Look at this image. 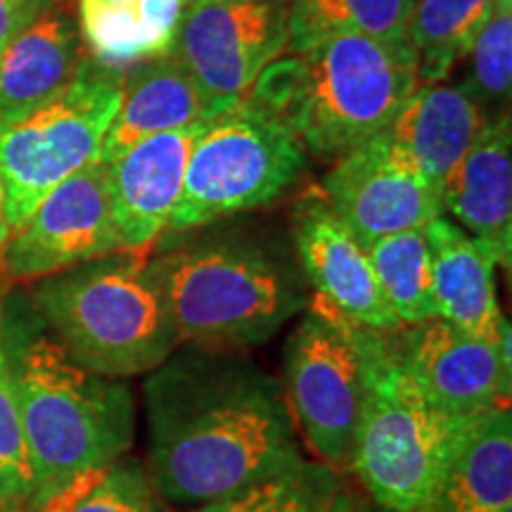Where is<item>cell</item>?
Returning <instances> with one entry per match:
<instances>
[{"label":"cell","instance_id":"obj_1","mask_svg":"<svg viewBox=\"0 0 512 512\" xmlns=\"http://www.w3.org/2000/svg\"><path fill=\"white\" fill-rule=\"evenodd\" d=\"M143 406L145 472L174 508L216 501L304 458L283 382L245 351L183 344L145 375Z\"/></svg>","mask_w":512,"mask_h":512},{"label":"cell","instance_id":"obj_2","mask_svg":"<svg viewBox=\"0 0 512 512\" xmlns=\"http://www.w3.org/2000/svg\"><path fill=\"white\" fill-rule=\"evenodd\" d=\"M3 335L31 467V510L126 458L136 441V399L124 380L81 368L55 337ZM29 510V512H31Z\"/></svg>","mask_w":512,"mask_h":512},{"label":"cell","instance_id":"obj_3","mask_svg":"<svg viewBox=\"0 0 512 512\" xmlns=\"http://www.w3.org/2000/svg\"><path fill=\"white\" fill-rule=\"evenodd\" d=\"M178 344L247 351L311 302L297 254L256 230H219L152 259Z\"/></svg>","mask_w":512,"mask_h":512},{"label":"cell","instance_id":"obj_4","mask_svg":"<svg viewBox=\"0 0 512 512\" xmlns=\"http://www.w3.org/2000/svg\"><path fill=\"white\" fill-rule=\"evenodd\" d=\"M420 86L411 43L332 36L275 60L247 100L278 117L313 157H344L377 136Z\"/></svg>","mask_w":512,"mask_h":512},{"label":"cell","instance_id":"obj_5","mask_svg":"<svg viewBox=\"0 0 512 512\" xmlns=\"http://www.w3.org/2000/svg\"><path fill=\"white\" fill-rule=\"evenodd\" d=\"M31 297L64 351L91 373L143 377L181 347L147 249H119L48 275Z\"/></svg>","mask_w":512,"mask_h":512},{"label":"cell","instance_id":"obj_6","mask_svg":"<svg viewBox=\"0 0 512 512\" xmlns=\"http://www.w3.org/2000/svg\"><path fill=\"white\" fill-rule=\"evenodd\" d=\"M394 332L356 325L363 406L349 472L387 510L432 512L448 460L477 418H451L425 399Z\"/></svg>","mask_w":512,"mask_h":512},{"label":"cell","instance_id":"obj_7","mask_svg":"<svg viewBox=\"0 0 512 512\" xmlns=\"http://www.w3.org/2000/svg\"><path fill=\"white\" fill-rule=\"evenodd\" d=\"M306 150L278 117L247 98L211 119L192 147L166 233L185 235L266 207L299 181Z\"/></svg>","mask_w":512,"mask_h":512},{"label":"cell","instance_id":"obj_8","mask_svg":"<svg viewBox=\"0 0 512 512\" xmlns=\"http://www.w3.org/2000/svg\"><path fill=\"white\" fill-rule=\"evenodd\" d=\"M121 79L91 57L64 91L27 117L0 126V169L10 233L57 185L100 162L121 100Z\"/></svg>","mask_w":512,"mask_h":512},{"label":"cell","instance_id":"obj_9","mask_svg":"<svg viewBox=\"0 0 512 512\" xmlns=\"http://www.w3.org/2000/svg\"><path fill=\"white\" fill-rule=\"evenodd\" d=\"M280 382L302 444L347 475L363 406L356 323L313 297L287 337Z\"/></svg>","mask_w":512,"mask_h":512},{"label":"cell","instance_id":"obj_10","mask_svg":"<svg viewBox=\"0 0 512 512\" xmlns=\"http://www.w3.org/2000/svg\"><path fill=\"white\" fill-rule=\"evenodd\" d=\"M285 0H188L174 53L221 110H233L287 53Z\"/></svg>","mask_w":512,"mask_h":512},{"label":"cell","instance_id":"obj_11","mask_svg":"<svg viewBox=\"0 0 512 512\" xmlns=\"http://www.w3.org/2000/svg\"><path fill=\"white\" fill-rule=\"evenodd\" d=\"M124 249L114 223L107 166L95 162L57 185L10 233L0 268L15 283H36Z\"/></svg>","mask_w":512,"mask_h":512},{"label":"cell","instance_id":"obj_12","mask_svg":"<svg viewBox=\"0 0 512 512\" xmlns=\"http://www.w3.org/2000/svg\"><path fill=\"white\" fill-rule=\"evenodd\" d=\"M320 195L363 247L401 230L425 228L441 211V195L384 136L339 157Z\"/></svg>","mask_w":512,"mask_h":512},{"label":"cell","instance_id":"obj_13","mask_svg":"<svg viewBox=\"0 0 512 512\" xmlns=\"http://www.w3.org/2000/svg\"><path fill=\"white\" fill-rule=\"evenodd\" d=\"M394 335L403 363L437 411L472 420L510 403L512 373L503 368L494 342L441 318L403 325Z\"/></svg>","mask_w":512,"mask_h":512},{"label":"cell","instance_id":"obj_14","mask_svg":"<svg viewBox=\"0 0 512 512\" xmlns=\"http://www.w3.org/2000/svg\"><path fill=\"white\" fill-rule=\"evenodd\" d=\"M292 245L313 297L363 328L380 332L401 328L384 302L368 249L337 219L320 190L297 202Z\"/></svg>","mask_w":512,"mask_h":512},{"label":"cell","instance_id":"obj_15","mask_svg":"<svg viewBox=\"0 0 512 512\" xmlns=\"http://www.w3.org/2000/svg\"><path fill=\"white\" fill-rule=\"evenodd\" d=\"M211 119L157 133L128 147L107 166L112 214L124 249H150L166 233L183 190L192 147Z\"/></svg>","mask_w":512,"mask_h":512},{"label":"cell","instance_id":"obj_16","mask_svg":"<svg viewBox=\"0 0 512 512\" xmlns=\"http://www.w3.org/2000/svg\"><path fill=\"white\" fill-rule=\"evenodd\" d=\"M441 211L472 235L496 266L512 264V124L486 119L475 143L441 185Z\"/></svg>","mask_w":512,"mask_h":512},{"label":"cell","instance_id":"obj_17","mask_svg":"<svg viewBox=\"0 0 512 512\" xmlns=\"http://www.w3.org/2000/svg\"><path fill=\"white\" fill-rule=\"evenodd\" d=\"M223 112L174 53L150 57L128 69L121 79L119 110L102 140L100 162L110 164L140 140L195 121L216 119Z\"/></svg>","mask_w":512,"mask_h":512},{"label":"cell","instance_id":"obj_18","mask_svg":"<svg viewBox=\"0 0 512 512\" xmlns=\"http://www.w3.org/2000/svg\"><path fill=\"white\" fill-rule=\"evenodd\" d=\"M83 38L72 12L50 8L0 53V126L57 98L79 74Z\"/></svg>","mask_w":512,"mask_h":512},{"label":"cell","instance_id":"obj_19","mask_svg":"<svg viewBox=\"0 0 512 512\" xmlns=\"http://www.w3.org/2000/svg\"><path fill=\"white\" fill-rule=\"evenodd\" d=\"M484 124V112L463 86L420 83L384 128V136L441 195V185Z\"/></svg>","mask_w":512,"mask_h":512},{"label":"cell","instance_id":"obj_20","mask_svg":"<svg viewBox=\"0 0 512 512\" xmlns=\"http://www.w3.org/2000/svg\"><path fill=\"white\" fill-rule=\"evenodd\" d=\"M427 245L437 318L496 344L505 320L496 297V261L446 214L427 223Z\"/></svg>","mask_w":512,"mask_h":512},{"label":"cell","instance_id":"obj_21","mask_svg":"<svg viewBox=\"0 0 512 512\" xmlns=\"http://www.w3.org/2000/svg\"><path fill=\"white\" fill-rule=\"evenodd\" d=\"M512 508L510 403L479 415L448 460L432 512H505Z\"/></svg>","mask_w":512,"mask_h":512},{"label":"cell","instance_id":"obj_22","mask_svg":"<svg viewBox=\"0 0 512 512\" xmlns=\"http://www.w3.org/2000/svg\"><path fill=\"white\" fill-rule=\"evenodd\" d=\"M287 53L297 55L332 36L363 34L408 41L413 0H285Z\"/></svg>","mask_w":512,"mask_h":512},{"label":"cell","instance_id":"obj_23","mask_svg":"<svg viewBox=\"0 0 512 512\" xmlns=\"http://www.w3.org/2000/svg\"><path fill=\"white\" fill-rule=\"evenodd\" d=\"M494 15V0H413L408 43L418 60V81H444L475 46Z\"/></svg>","mask_w":512,"mask_h":512},{"label":"cell","instance_id":"obj_24","mask_svg":"<svg viewBox=\"0 0 512 512\" xmlns=\"http://www.w3.org/2000/svg\"><path fill=\"white\" fill-rule=\"evenodd\" d=\"M368 259L384 302L401 328L437 318L427 226L380 238L368 247Z\"/></svg>","mask_w":512,"mask_h":512},{"label":"cell","instance_id":"obj_25","mask_svg":"<svg viewBox=\"0 0 512 512\" xmlns=\"http://www.w3.org/2000/svg\"><path fill=\"white\" fill-rule=\"evenodd\" d=\"M339 486V472L304 456L188 512H330Z\"/></svg>","mask_w":512,"mask_h":512},{"label":"cell","instance_id":"obj_26","mask_svg":"<svg viewBox=\"0 0 512 512\" xmlns=\"http://www.w3.org/2000/svg\"><path fill=\"white\" fill-rule=\"evenodd\" d=\"M31 512H162L145 467L121 458L105 470L76 479Z\"/></svg>","mask_w":512,"mask_h":512},{"label":"cell","instance_id":"obj_27","mask_svg":"<svg viewBox=\"0 0 512 512\" xmlns=\"http://www.w3.org/2000/svg\"><path fill=\"white\" fill-rule=\"evenodd\" d=\"M470 76L465 91L479 110H498L505 114L512 88V12H496L479 31L470 48Z\"/></svg>","mask_w":512,"mask_h":512},{"label":"cell","instance_id":"obj_28","mask_svg":"<svg viewBox=\"0 0 512 512\" xmlns=\"http://www.w3.org/2000/svg\"><path fill=\"white\" fill-rule=\"evenodd\" d=\"M31 510V467L12 384L8 354L0 335V512Z\"/></svg>","mask_w":512,"mask_h":512},{"label":"cell","instance_id":"obj_29","mask_svg":"<svg viewBox=\"0 0 512 512\" xmlns=\"http://www.w3.org/2000/svg\"><path fill=\"white\" fill-rule=\"evenodd\" d=\"M133 8H136L140 24L155 43L157 53H171L185 0H133Z\"/></svg>","mask_w":512,"mask_h":512},{"label":"cell","instance_id":"obj_30","mask_svg":"<svg viewBox=\"0 0 512 512\" xmlns=\"http://www.w3.org/2000/svg\"><path fill=\"white\" fill-rule=\"evenodd\" d=\"M55 5L57 0H0V53L19 31Z\"/></svg>","mask_w":512,"mask_h":512},{"label":"cell","instance_id":"obj_31","mask_svg":"<svg viewBox=\"0 0 512 512\" xmlns=\"http://www.w3.org/2000/svg\"><path fill=\"white\" fill-rule=\"evenodd\" d=\"M330 512H392V510H387L384 505L375 503L366 491L358 494V491H351L342 484L339 486L335 501H332Z\"/></svg>","mask_w":512,"mask_h":512},{"label":"cell","instance_id":"obj_32","mask_svg":"<svg viewBox=\"0 0 512 512\" xmlns=\"http://www.w3.org/2000/svg\"><path fill=\"white\" fill-rule=\"evenodd\" d=\"M8 238H10V221H8V209H5L3 169H0V259H3V249L8 245Z\"/></svg>","mask_w":512,"mask_h":512},{"label":"cell","instance_id":"obj_33","mask_svg":"<svg viewBox=\"0 0 512 512\" xmlns=\"http://www.w3.org/2000/svg\"><path fill=\"white\" fill-rule=\"evenodd\" d=\"M496 12H512V0H494Z\"/></svg>","mask_w":512,"mask_h":512},{"label":"cell","instance_id":"obj_34","mask_svg":"<svg viewBox=\"0 0 512 512\" xmlns=\"http://www.w3.org/2000/svg\"><path fill=\"white\" fill-rule=\"evenodd\" d=\"M505 512H512V508H510V510H505Z\"/></svg>","mask_w":512,"mask_h":512},{"label":"cell","instance_id":"obj_35","mask_svg":"<svg viewBox=\"0 0 512 512\" xmlns=\"http://www.w3.org/2000/svg\"><path fill=\"white\" fill-rule=\"evenodd\" d=\"M185 3H188V0H185Z\"/></svg>","mask_w":512,"mask_h":512}]
</instances>
